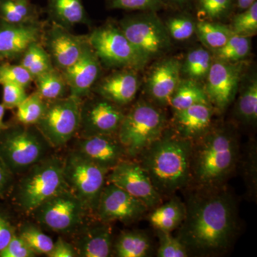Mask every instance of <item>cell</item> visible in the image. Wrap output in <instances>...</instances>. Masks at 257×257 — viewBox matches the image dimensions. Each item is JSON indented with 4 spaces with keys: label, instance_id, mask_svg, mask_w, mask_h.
<instances>
[{
    "label": "cell",
    "instance_id": "obj_28",
    "mask_svg": "<svg viewBox=\"0 0 257 257\" xmlns=\"http://www.w3.org/2000/svg\"><path fill=\"white\" fill-rule=\"evenodd\" d=\"M40 10L30 0H0V21L26 24L40 21Z\"/></svg>",
    "mask_w": 257,
    "mask_h": 257
},
{
    "label": "cell",
    "instance_id": "obj_33",
    "mask_svg": "<svg viewBox=\"0 0 257 257\" xmlns=\"http://www.w3.org/2000/svg\"><path fill=\"white\" fill-rule=\"evenodd\" d=\"M20 59V65L28 71L33 80L40 74L55 68L41 42L30 45Z\"/></svg>",
    "mask_w": 257,
    "mask_h": 257
},
{
    "label": "cell",
    "instance_id": "obj_11",
    "mask_svg": "<svg viewBox=\"0 0 257 257\" xmlns=\"http://www.w3.org/2000/svg\"><path fill=\"white\" fill-rule=\"evenodd\" d=\"M118 25L147 62L170 48L171 38L165 25L153 12L126 17Z\"/></svg>",
    "mask_w": 257,
    "mask_h": 257
},
{
    "label": "cell",
    "instance_id": "obj_47",
    "mask_svg": "<svg viewBox=\"0 0 257 257\" xmlns=\"http://www.w3.org/2000/svg\"><path fill=\"white\" fill-rule=\"evenodd\" d=\"M17 230L9 219L0 214V252L7 247Z\"/></svg>",
    "mask_w": 257,
    "mask_h": 257
},
{
    "label": "cell",
    "instance_id": "obj_30",
    "mask_svg": "<svg viewBox=\"0 0 257 257\" xmlns=\"http://www.w3.org/2000/svg\"><path fill=\"white\" fill-rule=\"evenodd\" d=\"M37 92L45 101H50L66 97L69 88L63 74L54 68L34 79Z\"/></svg>",
    "mask_w": 257,
    "mask_h": 257
},
{
    "label": "cell",
    "instance_id": "obj_7",
    "mask_svg": "<svg viewBox=\"0 0 257 257\" xmlns=\"http://www.w3.org/2000/svg\"><path fill=\"white\" fill-rule=\"evenodd\" d=\"M87 37L89 45L104 67L139 71L148 63L125 36L119 25L104 24L94 29Z\"/></svg>",
    "mask_w": 257,
    "mask_h": 257
},
{
    "label": "cell",
    "instance_id": "obj_31",
    "mask_svg": "<svg viewBox=\"0 0 257 257\" xmlns=\"http://www.w3.org/2000/svg\"><path fill=\"white\" fill-rule=\"evenodd\" d=\"M195 34L204 46L213 52L224 46L233 35L229 26L209 20L196 23Z\"/></svg>",
    "mask_w": 257,
    "mask_h": 257
},
{
    "label": "cell",
    "instance_id": "obj_2",
    "mask_svg": "<svg viewBox=\"0 0 257 257\" xmlns=\"http://www.w3.org/2000/svg\"><path fill=\"white\" fill-rule=\"evenodd\" d=\"M191 149L192 142L181 138L168 126L136 159L162 198L172 197L189 187Z\"/></svg>",
    "mask_w": 257,
    "mask_h": 257
},
{
    "label": "cell",
    "instance_id": "obj_41",
    "mask_svg": "<svg viewBox=\"0 0 257 257\" xmlns=\"http://www.w3.org/2000/svg\"><path fill=\"white\" fill-rule=\"evenodd\" d=\"M231 0H199V14L209 21L221 20L229 14Z\"/></svg>",
    "mask_w": 257,
    "mask_h": 257
},
{
    "label": "cell",
    "instance_id": "obj_19",
    "mask_svg": "<svg viewBox=\"0 0 257 257\" xmlns=\"http://www.w3.org/2000/svg\"><path fill=\"white\" fill-rule=\"evenodd\" d=\"M44 28L40 21L26 24L0 21V61L20 59L30 45L41 42Z\"/></svg>",
    "mask_w": 257,
    "mask_h": 257
},
{
    "label": "cell",
    "instance_id": "obj_12",
    "mask_svg": "<svg viewBox=\"0 0 257 257\" xmlns=\"http://www.w3.org/2000/svg\"><path fill=\"white\" fill-rule=\"evenodd\" d=\"M125 113L121 106L99 95L87 96L82 100L79 138L96 135H117Z\"/></svg>",
    "mask_w": 257,
    "mask_h": 257
},
{
    "label": "cell",
    "instance_id": "obj_43",
    "mask_svg": "<svg viewBox=\"0 0 257 257\" xmlns=\"http://www.w3.org/2000/svg\"><path fill=\"white\" fill-rule=\"evenodd\" d=\"M3 102L6 109H14L25 99L28 94L26 89L20 84L14 83H5L3 84Z\"/></svg>",
    "mask_w": 257,
    "mask_h": 257
},
{
    "label": "cell",
    "instance_id": "obj_18",
    "mask_svg": "<svg viewBox=\"0 0 257 257\" xmlns=\"http://www.w3.org/2000/svg\"><path fill=\"white\" fill-rule=\"evenodd\" d=\"M101 67L100 61L87 41L77 62L62 72L69 95L83 99L92 94L93 87L100 77Z\"/></svg>",
    "mask_w": 257,
    "mask_h": 257
},
{
    "label": "cell",
    "instance_id": "obj_38",
    "mask_svg": "<svg viewBox=\"0 0 257 257\" xmlns=\"http://www.w3.org/2000/svg\"><path fill=\"white\" fill-rule=\"evenodd\" d=\"M159 238V246L157 256L158 257H187L190 256L183 243L171 232L156 230Z\"/></svg>",
    "mask_w": 257,
    "mask_h": 257
},
{
    "label": "cell",
    "instance_id": "obj_34",
    "mask_svg": "<svg viewBox=\"0 0 257 257\" xmlns=\"http://www.w3.org/2000/svg\"><path fill=\"white\" fill-rule=\"evenodd\" d=\"M17 233L36 255L45 254L47 256L53 248L55 241L33 223H23Z\"/></svg>",
    "mask_w": 257,
    "mask_h": 257
},
{
    "label": "cell",
    "instance_id": "obj_5",
    "mask_svg": "<svg viewBox=\"0 0 257 257\" xmlns=\"http://www.w3.org/2000/svg\"><path fill=\"white\" fill-rule=\"evenodd\" d=\"M53 149L36 125L17 122L0 130V158L14 175H23Z\"/></svg>",
    "mask_w": 257,
    "mask_h": 257
},
{
    "label": "cell",
    "instance_id": "obj_36",
    "mask_svg": "<svg viewBox=\"0 0 257 257\" xmlns=\"http://www.w3.org/2000/svg\"><path fill=\"white\" fill-rule=\"evenodd\" d=\"M250 51L251 38L233 34L224 46L214 53L217 60L239 62L249 55Z\"/></svg>",
    "mask_w": 257,
    "mask_h": 257
},
{
    "label": "cell",
    "instance_id": "obj_24",
    "mask_svg": "<svg viewBox=\"0 0 257 257\" xmlns=\"http://www.w3.org/2000/svg\"><path fill=\"white\" fill-rule=\"evenodd\" d=\"M47 13L52 23L68 30L89 23L82 0H47Z\"/></svg>",
    "mask_w": 257,
    "mask_h": 257
},
{
    "label": "cell",
    "instance_id": "obj_27",
    "mask_svg": "<svg viewBox=\"0 0 257 257\" xmlns=\"http://www.w3.org/2000/svg\"><path fill=\"white\" fill-rule=\"evenodd\" d=\"M201 103L210 104L204 86L199 82L185 78L181 79L171 96L169 105L175 112Z\"/></svg>",
    "mask_w": 257,
    "mask_h": 257
},
{
    "label": "cell",
    "instance_id": "obj_44",
    "mask_svg": "<svg viewBox=\"0 0 257 257\" xmlns=\"http://www.w3.org/2000/svg\"><path fill=\"white\" fill-rule=\"evenodd\" d=\"M248 149L245 160L244 176L248 192L251 195H254L256 192V145H251Z\"/></svg>",
    "mask_w": 257,
    "mask_h": 257
},
{
    "label": "cell",
    "instance_id": "obj_35",
    "mask_svg": "<svg viewBox=\"0 0 257 257\" xmlns=\"http://www.w3.org/2000/svg\"><path fill=\"white\" fill-rule=\"evenodd\" d=\"M47 101L35 91L16 108L15 118L20 124L36 125L46 109Z\"/></svg>",
    "mask_w": 257,
    "mask_h": 257
},
{
    "label": "cell",
    "instance_id": "obj_45",
    "mask_svg": "<svg viewBox=\"0 0 257 257\" xmlns=\"http://www.w3.org/2000/svg\"><path fill=\"white\" fill-rule=\"evenodd\" d=\"M36 253L34 252L28 243L16 232L13 239L3 251L0 252L1 257H35Z\"/></svg>",
    "mask_w": 257,
    "mask_h": 257
},
{
    "label": "cell",
    "instance_id": "obj_22",
    "mask_svg": "<svg viewBox=\"0 0 257 257\" xmlns=\"http://www.w3.org/2000/svg\"><path fill=\"white\" fill-rule=\"evenodd\" d=\"M86 223L76 234L74 243L77 255L80 257H109L113 256L112 229L110 223L96 219Z\"/></svg>",
    "mask_w": 257,
    "mask_h": 257
},
{
    "label": "cell",
    "instance_id": "obj_26",
    "mask_svg": "<svg viewBox=\"0 0 257 257\" xmlns=\"http://www.w3.org/2000/svg\"><path fill=\"white\" fill-rule=\"evenodd\" d=\"M152 249L150 236L140 230L123 231L114 241L113 254L117 257H146Z\"/></svg>",
    "mask_w": 257,
    "mask_h": 257
},
{
    "label": "cell",
    "instance_id": "obj_13",
    "mask_svg": "<svg viewBox=\"0 0 257 257\" xmlns=\"http://www.w3.org/2000/svg\"><path fill=\"white\" fill-rule=\"evenodd\" d=\"M150 210L145 203L114 184L106 182L94 216L98 220L111 223L136 222Z\"/></svg>",
    "mask_w": 257,
    "mask_h": 257
},
{
    "label": "cell",
    "instance_id": "obj_9",
    "mask_svg": "<svg viewBox=\"0 0 257 257\" xmlns=\"http://www.w3.org/2000/svg\"><path fill=\"white\" fill-rule=\"evenodd\" d=\"M32 214L45 229L61 234H76L91 214L69 189L42 203Z\"/></svg>",
    "mask_w": 257,
    "mask_h": 257
},
{
    "label": "cell",
    "instance_id": "obj_1",
    "mask_svg": "<svg viewBox=\"0 0 257 257\" xmlns=\"http://www.w3.org/2000/svg\"><path fill=\"white\" fill-rule=\"evenodd\" d=\"M186 214L178 238L189 255L218 256L231 248L239 232L237 203L226 184L188 187Z\"/></svg>",
    "mask_w": 257,
    "mask_h": 257
},
{
    "label": "cell",
    "instance_id": "obj_17",
    "mask_svg": "<svg viewBox=\"0 0 257 257\" xmlns=\"http://www.w3.org/2000/svg\"><path fill=\"white\" fill-rule=\"evenodd\" d=\"M72 149L109 172L123 160L130 159L117 135L78 138Z\"/></svg>",
    "mask_w": 257,
    "mask_h": 257
},
{
    "label": "cell",
    "instance_id": "obj_6",
    "mask_svg": "<svg viewBox=\"0 0 257 257\" xmlns=\"http://www.w3.org/2000/svg\"><path fill=\"white\" fill-rule=\"evenodd\" d=\"M167 127V116L162 107L150 101L140 99L125 113L117 138L128 158L136 160Z\"/></svg>",
    "mask_w": 257,
    "mask_h": 257
},
{
    "label": "cell",
    "instance_id": "obj_15",
    "mask_svg": "<svg viewBox=\"0 0 257 257\" xmlns=\"http://www.w3.org/2000/svg\"><path fill=\"white\" fill-rule=\"evenodd\" d=\"M242 75L239 62H213L204 86L214 110L223 112L234 100Z\"/></svg>",
    "mask_w": 257,
    "mask_h": 257
},
{
    "label": "cell",
    "instance_id": "obj_4",
    "mask_svg": "<svg viewBox=\"0 0 257 257\" xmlns=\"http://www.w3.org/2000/svg\"><path fill=\"white\" fill-rule=\"evenodd\" d=\"M67 189L63 157L51 154L22 175L14 189V202L20 211L32 214L42 203Z\"/></svg>",
    "mask_w": 257,
    "mask_h": 257
},
{
    "label": "cell",
    "instance_id": "obj_3",
    "mask_svg": "<svg viewBox=\"0 0 257 257\" xmlns=\"http://www.w3.org/2000/svg\"><path fill=\"white\" fill-rule=\"evenodd\" d=\"M239 159V140L234 130L212 125L207 133L192 142L189 187L224 185Z\"/></svg>",
    "mask_w": 257,
    "mask_h": 257
},
{
    "label": "cell",
    "instance_id": "obj_25",
    "mask_svg": "<svg viewBox=\"0 0 257 257\" xmlns=\"http://www.w3.org/2000/svg\"><path fill=\"white\" fill-rule=\"evenodd\" d=\"M185 214L184 203L172 196L170 201L153 209L148 219L155 229L171 232L178 229L185 217Z\"/></svg>",
    "mask_w": 257,
    "mask_h": 257
},
{
    "label": "cell",
    "instance_id": "obj_51",
    "mask_svg": "<svg viewBox=\"0 0 257 257\" xmlns=\"http://www.w3.org/2000/svg\"><path fill=\"white\" fill-rule=\"evenodd\" d=\"M169 1L172 2L174 3H184V2L187 1V0H169Z\"/></svg>",
    "mask_w": 257,
    "mask_h": 257
},
{
    "label": "cell",
    "instance_id": "obj_21",
    "mask_svg": "<svg viewBox=\"0 0 257 257\" xmlns=\"http://www.w3.org/2000/svg\"><path fill=\"white\" fill-rule=\"evenodd\" d=\"M138 71L133 69H119L96 83L92 93L123 106L131 104L140 87Z\"/></svg>",
    "mask_w": 257,
    "mask_h": 257
},
{
    "label": "cell",
    "instance_id": "obj_29",
    "mask_svg": "<svg viewBox=\"0 0 257 257\" xmlns=\"http://www.w3.org/2000/svg\"><path fill=\"white\" fill-rule=\"evenodd\" d=\"M234 114L242 124L254 125L257 121V80L256 77L248 79L239 92Z\"/></svg>",
    "mask_w": 257,
    "mask_h": 257
},
{
    "label": "cell",
    "instance_id": "obj_10",
    "mask_svg": "<svg viewBox=\"0 0 257 257\" xmlns=\"http://www.w3.org/2000/svg\"><path fill=\"white\" fill-rule=\"evenodd\" d=\"M82 100L69 94L47 101L45 112L36 126L54 149L65 146L77 136Z\"/></svg>",
    "mask_w": 257,
    "mask_h": 257
},
{
    "label": "cell",
    "instance_id": "obj_46",
    "mask_svg": "<svg viewBox=\"0 0 257 257\" xmlns=\"http://www.w3.org/2000/svg\"><path fill=\"white\" fill-rule=\"evenodd\" d=\"M47 256L76 257L78 256V255L73 244L60 237L54 243L53 248L47 254Z\"/></svg>",
    "mask_w": 257,
    "mask_h": 257
},
{
    "label": "cell",
    "instance_id": "obj_14",
    "mask_svg": "<svg viewBox=\"0 0 257 257\" xmlns=\"http://www.w3.org/2000/svg\"><path fill=\"white\" fill-rule=\"evenodd\" d=\"M106 182L126 191L145 203L150 209L158 207L163 201L147 172L136 160L126 159L118 164L109 171Z\"/></svg>",
    "mask_w": 257,
    "mask_h": 257
},
{
    "label": "cell",
    "instance_id": "obj_8",
    "mask_svg": "<svg viewBox=\"0 0 257 257\" xmlns=\"http://www.w3.org/2000/svg\"><path fill=\"white\" fill-rule=\"evenodd\" d=\"M109 172L73 149L63 157V175L67 187L93 215Z\"/></svg>",
    "mask_w": 257,
    "mask_h": 257
},
{
    "label": "cell",
    "instance_id": "obj_23",
    "mask_svg": "<svg viewBox=\"0 0 257 257\" xmlns=\"http://www.w3.org/2000/svg\"><path fill=\"white\" fill-rule=\"evenodd\" d=\"M214 107L211 104H194L173 112L171 128L181 138L194 142L200 138L212 126Z\"/></svg>",
    "mask_w": 257,
    "mask_h": 257
},
{
    "label": "cell",
    "instance_id": "obj_37",
    "mask_svg": "<svg viewBox=\"0 0 257 257\" xmlns=\"http://www.w3.org/2000/svg\"><path fill=\"white\" fill-rule=\"evenodd\" d=\"M234 35L250 37L257 32V3L255 2L242 13L235 15L229 26Z\"/></svg>",
    "mask_w": 257,
    "mask_h": 257
},
{
    "label": "cell",
    "instance_id": "obj_39",
    "mask_svg": "<svg viewBox=\"0 0 257 257\" xmlns=\"http://www.w3.org/2000/svg\"><path fill=\"white\" fill-rule=\"evenodd\" d=\"M170 38L177 41L188 40L195 34L196 23L187 17H174L165 24Z\"/></svg>",
    "mask_w": 257,
    "mask_h": 257
},
{
    "label": "cell",
    "instance_id": "obj_32",
    "mask_svg": "<svg viewBox=\"0 0 257 257\" xmlns=\"http://www.w3.org/2000/svg\"><path fill=\"white\" fill-rule=\"evenodd\" d=\"M212 62L211 54L207 49H194L189 52L183 63H181V73L186 79L200 82L207 78Z\"/></svg>",
    "mask_w": 257,
    "mask_h": 257
},
{
    "label": "cell",
    "instance_id": "obj_40",
    "mask_svg": "<svg viewBox=\"0 0 257 257\" xmlns=\"http://www.w3.org/2000/svg\"><path fill=\"white\" fill-rule=\"evenodd\" d=\"M33 82V78L28 71L20 64H0V84L14 83L20 84L25 89Z\"/></svg>",
    "mask_w": 257,
    "mask_h": 257
},
{
    "label": "cell",
    "instance_id": "obj_42",
    "mask_svg": "<svg viewBox=\"0 0 257 257\" xmlns=\"http://www.w3.org/2000/svg\"><path fill=\"white\" fill-rule=\"evenodd\" d=\"M110 9L130 11L154 12L162 5V0H107Z\"/></svg>",
    "mask_w": 257,
    "mask_h": 257
},
{
    "label": "cell",
    "instance_id": "obj_16",
    "mask_svg": "<svg viewBox=\"0 0 257 257\" xmlns=\"http://www.w3.org/2000/svg\"><path fill=\"white\" fill-rule=\"evenodd\" d=\"M87 42V35H74L68 29L52 22L48 28H44L41 40L54 67L60 72L77 62Z\"/></svg>",
    "mask_w": 257,
    "mask_h": 257
},
{
    "label": "cell",
    "instance_id": "obj_49",
    "mask_svg": "<svg viewBox=\"0 0 257 257\" xmlns=\"http://www.w3.org/2000/svg\"><path fill=\"white\" fill-rule=\"evenodd\" d=\"M255 2L256 0H237L238 7L240 10H244L249 8Z\"/></svg>",
    "mask_w": 257,
    "mask_h": 257
},
{
    "label": "cell",
    "instance_id": "obj_48",
    "mask_svg": "<svg viewBox=\"0 0 257 257\" xmlns=\"http://www.w3.org/2000/svg\"><path fill=\"white\" fill-rule=\"evenodd\" d=\"M13 177L14 175L0 158V196L9 190L13 184Z\"/></svg>",
    "mask_w": 257,
    "mask_h": 257
},
{
    "label": "cell",
    "instance_id": "obj_50",
    "mask_svg": "<svg viewBox=\"0 0 257 257\" xmlns=\"http://www.w3.org/2000/svg\"><path fill=\"white\" fill-rule=\"evenodd\" d=\"M6 109L3 104H0V130H3V128H6L8 126V124H5L4 122V116L5 112Z\"/></svg>",
    "mask_w": 257,
    "mask_h": 257
},
{
    "label": "cell",
    "instance_id": "obj_20",
    "mask_svg": "<svg viewBox=\"0 0 257 257\" xmlns=\"http://www.w3.org/2000/svg\"><path fill=\"white\" fill-rule=\"evenodd\" d=\"M181 62L167 58L155 64L147 75L145 90L149 101L160 107L170 104L171 96L181 80Z\"/></svg>",
    "mask_w": 257,
    "mask_h": 257
}]
</instances>
